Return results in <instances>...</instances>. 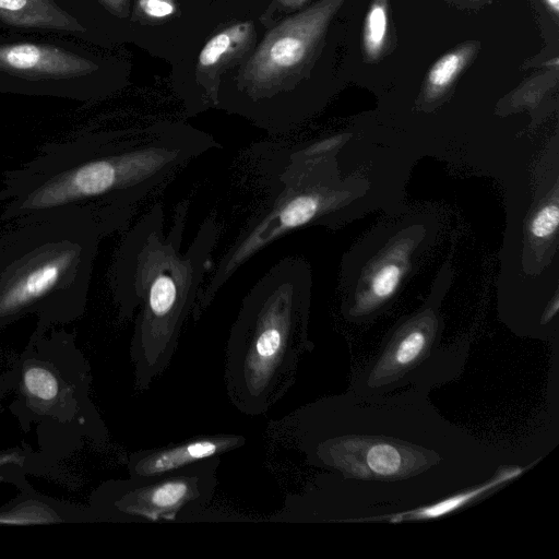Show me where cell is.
Masks as SVG:
<instances>
[{
  "label": "cell",
  "mask_w": 559,
  "mask_h": 559,
  "mask_svg": "<svg viewBox=\"0 0 559 559\" xmlns=\"http://www.w3.org/2000/svg\"><path fill=\"white\" fill-rule=\"evenodd\" d=\"M428 393L349 389L283 418L307 462L328 472L286 497V521L365 523L489 478L501 465L498 452L447 421Z\"/></svg>",
  "instance_id": "1"
},
{
  "label": "cell",
  "mask_w": 559,
  "mask_h": 559,
  "mask_svg": "<svg viewBox=\"0 0 559 559\" xmlns=\"http://www.w3.org/2000/svg\"><path fill=\"white\" fill-rule=\"evenodd\" d=\"M222 145L183 124L91 131L45 143L0 183L1 222L86 211L126 231L138 204L192 159Z\"/></svg>",
  "instance_id": "2"
},
{
  "label": "cell",
  "mask_w": 559,
  "mask_h": 559,
  "mask_svg": "<svg viewBox=\"0 0 559 559\" xmlns=\"http://www.w3.org/2000/svg\"><path fill=\"white\" fill-rule=\"evenodd\" d=\"M188 209V201L177 204L166 235L163 205L154 204L126 230L109 267V288L120 318L131 319L139 310L130 347L139 393L173 360L221 235V224L209 216L182 252Z\"/></svg>",
  "instance_id": "3"
},
{
  "label": "cell",
  "mask_w": 559,
  "mask_h": 559,
  "mask_svg": "<svg viewBox=\"0 0 559 559\" xmlns=\"http://www.w3.org/2000/svg\"><path fill=\"white\" fill-rule=\"evenodd\" d=\"M308 265L297 258L274 264L247 293L230 328L224 383L231 405L265 414L294 385L308 338Z\"/></svg>",
  "instance_id": "4"
},
{
  "label": "cell",
  "mask_w": 559,
  "mask_h": 559,
  "mask_svg": "<svg viewBox=\"0 0 559 559\" xmlns=\"http://www.w3.org/2000/svg\"><path fill=\"white\" fill-rule=\"evenodd\" d=\"M5 224L0 228V320L31 310H81L99 243L116 228L81 210Z\"/></svg>",
  "instance_id": "5"
},
{
  "label": "cell",
  "mask_w": 559,
  "mask_h": 559,
  "mask_svg": "<svg viewBox=\"0 0 559 559\" xmlns=\"http://www.w3.org/2000/svg\"><path fill=\"white\" fill-rule=\"evenodd\" d=\"M467 353L468 343L441 347L437 322L431 318L409 321L354 372L350 390L365 395L406 389L429 392L461 376Z\"/></svg>",
  "instance_id": "6"
},
{
  "label": "cell",
  "mask_w": 559,
  "mask_h": 559,
  "mask_svg": "<svg viewBox=\"0 0 559 559\" xmlns=\"http://www.w3.org/2000/svg\"><path fill=\"white\" fill-rule=\"evenodd\" d=\"M221 456L156 476L123 480L114 507L129 521L181 522L207 507L217 486Z\"/></svg>",
  "instance_id": "7"
},
{
  "label": "cell",
  "mask_w": 559,
  "mask_h": 559,
  "mask_svg": "<svg viewBox=\"0 0 559 559\" xmlns=\"http://www.w3.org/2000/svg\"><path fill=\"white\" fill-rule=\"evenodd\" d=\"M342 2L323 0L274 29L251 61L250 79L255 84H266L300 63Z\"/></svg>",
  "instance_id": "8"
},
{
  "label": "cell",
  "mask_w": 559,
  "mask_h": 559,
  "mask_svg": "<svg viewBox=\"0 0 559 559\" xmlns=\"http://www.w3.org/2000/svg\"><path fill=\"white\" fill-rule=\"evenodd\" d=\"M245 436L236 433L202 435L160 448L140 450L128 462L130 476H156L209 457L241 448Z\"/></svg>",
  "instance_id": "9"
},
{
  "label": "cell",
  "mask_w": 559,
  "mask_h": 559,
  "mask_svg": "<svg viewBox=\"0 0 559 559\" xmlns=\"http://www.w3.org/2000/svg\"><path fill=\"white\" fill-rule=\"evenodd\" d=\"M530 467L531 465L524 467L516 464H501L489 478L477 485L459 490L427 504L372 515L368 518L365 523L385 522L395 524L439 519L490 496L507 483L514 480Z\"/></svg>",
  "instance_id": "10"
},
{
  "label": "cell",
  "mask_w": 559,
  "mask_h": 559,
  "mask_svg": "<svg viewBox=\"0 0 559 559\" xmlns=\"http://www.w3.org/2000/svg\"><path fill=\"white\" fill-rule=\"evenodd\" d=\"M477 49L478 45L476 43H465L441 56L427 73L425 82L426 96L428 98H437L445 93L476 56Z\"/></svg>",
  "instance_id": "11"
},
{
  "label": "cell",
  "mask_w": 559,
  "mask_h": 559,
  "mask_svg": "<svg viewBox=\"0 0 559 559\" xmlns=\"http://www.w3.org/2000/svg\"><path fill=\"white\" fill-rule=\"evenodd\" d=\"M69 60V57L61 53L28 44L0 49V62L16 70L70 71Z\"/></svg>",
  "instance_id": "12"
},
{
  "label": "cell",
  "mask_w": 559,
  "mask_h": 559,
  "mask_svg": "<svg viewBox=\"0 0 559 559\" xmlns=\"http://www.w3.org/2000/svg\"><path fill=\"white\" fill-rule=\"evenodd\" d=\"M389 29L388 0H372L365 19L362 48L368 61H377L385 47Z\"/></svg>",
  "instance_id": "13"
},
{
  "label": "cell",
  "mask_w": 559,
  "mask_h": 559,
  "mask_svg": "<svg viewBox=\"0 0 559 559\" xmlns=\"http://www.w3.org/2000/svg\"><path fill=\"white\" fill-rule=\"evenodd\" d=\"M402 278V267L399 263L388 262L382 264L373 274L368 301L358 314L367 313V310L388 300L396 292Z\"/></svg>",
  "instance_id": "14"
},
{
  "label": "cell",
  "mask_w": 559,
  "mask_h": 559,
  "mask_svg": "<svg viewBox=\"0 0 559 559\" xmlns=\"http://www.w3.org/2000/svg\"><path fill=\"white\" fill-rule=\"evenodd\" d=\"M246 34V25H237L212 37L201 50L199 64L211 67L216 64L227 53L233 44Z\"/></svg>",
  "instance_id": "15"
},
{
  "label": "cell",
  "mask_w": 559,
  "mask_h": 559,
  "mask_svg": "<svg viewBox=\"0 0 559 559\" xmlns=\"http://www.w3.org/2000/svg\"><path fill=\"white\" fill-rule=\"evenodd\" d=\"M24 381L27 391L40 400H52L58 393V382L47 369L40 367L28 369L25 372Z\"/></svg>",
  "instance_id": "16"
},
{
  "label": "cell",
  "mask_w": 559,
  "mask_h": 559,
  "mask_svg": "<svg viewBox=\"0 0 559 559\" xmlns=\"http://www.w3.org/2000/svg\"><path fill=\"white\" fill-rule=\"evenodd\" d=\"M559 225V209L550 203L540 209L532 219L530 229L535 238L544 239L551 236Z\"/></svg>",
  "instance_id": "17"
},
{
  "label": "cell",
  "mask_w": 559,
  "mask_h": 559,
  "mask_svg": "<svg viewBox=\"0 0 559 559\" xmlns=\"http://www.w3.org/2000/svg\"><path fill=\"white\" fill-rule=\"evenodd\" d=\"M142 7L148 15L155 17L169 15L174 11L173 5L165 0H144Z\"/></svg>",
  "instance_id": "18"
},
{
  "label": "cell",
  "mask_w": 559,
  "mask_h": 559,
  "mask_svg": "<svg viewBox=\"0 0 559 559\" xmlns=\"http://www.w3.org/2000/svg\"><path fill=\"white\" fill-rule=\"evenodd\" d=\"M27 0H0V9L17 11L26 5Z\"/></svg>",
  "instance_id": "19"
},
{
  "label": "cell",
  "mask_w": 559,
  "mask_h": 559,
  "mask_svg": "<svg viewBox=\"0 0 559 559\" xmlns=\"http://www.w3.org/2000/svg\"><path fill=\"white\" fill-rule=\"evenodd\" d=\"M547 7L557 15L559 12V0H544Z\"/></svg>",
  "instance_id": "20"
},
{
  "label": "cell",
  "mask_w": 559,
  "mask_h": 559,
  "mask_svg": "<svg viewBox=\"0 0 559 559\" xmlns=\"http://www.w3.org/2000/svg\"><path fill=\"white\" fill-rule=\"evenodd\" d=\"M467 1H476V2H479V1H481V0H467Z\"/></svg>",
  "instance_id": "21"
}]
</instances>
